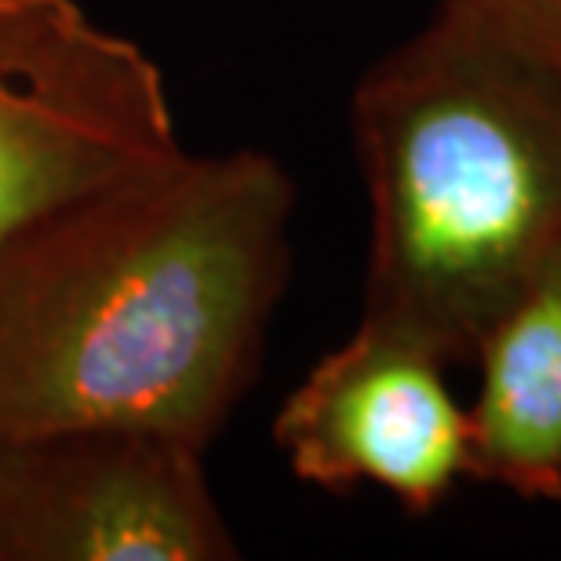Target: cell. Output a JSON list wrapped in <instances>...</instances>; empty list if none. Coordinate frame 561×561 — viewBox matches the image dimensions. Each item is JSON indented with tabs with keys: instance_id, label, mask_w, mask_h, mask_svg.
I'll return each mask as SVG.
<instances>
[{
	"instance_id": "obj_1",
	"label": "cell",
	"mask_w": 561,
	"mask_h": 561,
	"mask_svg": "<svg viewBox=\"0 0 561 561\" xmlns=\"http://www.w3.org/2000/svg\"><path fill=\"white\" fill-rule=\"evenodd\" d=\"M296 183L260 150L175 157L0 241V442L131 426L208 448L288 285Z\"/></svg>"
},
{
	"instance_id": "obj_2",
	"label": "cell",
	"mask_w": 561,
	"mask_h": 561,
	"mask_svg": "<svg viewBox=\"0 0 561 561\" xmlns=\"http://www.w3.org/2000/svg\"><path fill=\"white\" fill-rule=\"evenodd\" d=\"M368 190L362 321L467 365L561 255V66L474 0L368 66L351 95Z\"/></svg>"
},
{
	"instance_id": "obj_3",
	"label": "cell",
	"mask_w": 561,
	"mask_h": 561,
	"mask_svg": "<svg viewBox=\"0 0 561 561\" xmlns=\"http://www.w3.org/2000/svg\"><path fill=\"white\" fill-rule=\"evenodd\" d=\"M164 73L81 0H0V241L183 157Z\"/></svg>"
},
{
	"instance_id": "obj_4",
	"label": "cell",
	"mask_w": 561,
	"mask_h": 561,
	"mask_svg": "<svg viewBox=\"0 0 561 561\" xmlns=\"http://www.w3.org/2000/svg\"><path fill=\"white\" fill-rule=\"evenodd\" d=\"M205 448L131 426L0 442V561L238 558Z\"/></svg>"
},
{
	"instance_id": "obj_5",
	"label": "cell",
	"mask_w": 561,
	"mask_h": 561,
	"mask_svg": "<svg viewBox=\"0 0 561 561\" xmlns=\"http://www.w3.org/2000/svg\"><path fill=\"white\" fill-rule=\"evenodd\" d=\"M274 445L313 489L373 485L426 518L467 478V409L442 357L357 321L280 401Z\"/></svg>"
},
{
	"instance_id": "obj_6",
	"label": "cell",
	"mask_w": 561,
	"mask_h": 561,
	"mask_svg": "<svg viewBox=\"0 0 561 561\" xmlns=\"http://www.w3.org/2000/svg\"><path fill=\"white\" fill-rule=\"evenodd\" d=\"M467 409V478L561 503V255L489 324Z\"/></svg>"
},
{
	"instance_id": "obj_7",
	"label": "cell",
	"mask_w": 561,
	"mask_h": 561,
	"mask_svg": "<svg viewBox=\"0 0 561 561\" xmlns=\"http://www.w3.org/2000/svg\"><path fill=\"white\" fill-rule=\"evenodd\" d=\"M522 44L561 66V0H474Z\"/></svg>"
}]
</instances>
